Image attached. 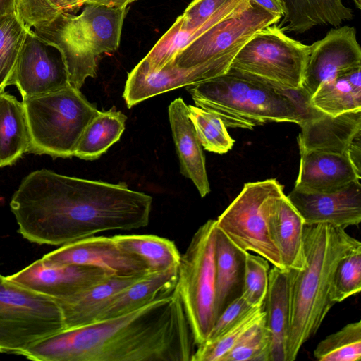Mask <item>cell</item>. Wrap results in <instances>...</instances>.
Segmentation results:
<instances>
[{
    "instance_id": "1",
    "label": "cell",
    "mask_w": 361,
    "mask_h": 361,
    "mask_svg": "<svg viewBox=\"0 0 361 361\" xmlns=\"http://www.w3.org/2000/svg\"><path fill=\"white\" fill-rule=\"evenodd\" d=\"M152 203L151 196L124 183L68 176L43 169L23 179L10 207L25 239L61 246L104 231L145 227Z\"/></svg>"
},
{
    "instance_id": "2",
    "label": "cell",
    "mask_w": 361,
    "mask_h": 361,
    "mask_svg": "<svg viewBox=\"0 0 361 361\" xmlns=\"http://www.w3.org/2000/svg\"><path fill=\"white\" fill-rule=\"evenodd\" d=\"M195 345L174 287L127 314L41 339L23 356L35 361H191Z\"/></svg>"
},
{
    "instance_id": "3",
    "label": "cell",
    "mask_w": 361,
    "mask_h": 361,
    "mask_svg": "<svg viewBox=\"0 0 361 361\" xmlns=\"http://www.w3.org/2000/svg\"><path fill=\"white\" fill-rule=\"evenodd\" d=\"M303 240L305 267L286 270L290 303L287 361L296 359L334 305L330 293L338 262L361 245L345 228L326 223L305 224Z\"/></svg>"
},
{
    "instance_id": "4",
    "label": "cell",
    "mask_w": 361,
    "mask_h": 361,
    "mask_svg": "<svg viewBox=\"0 0 361 361\" xmlns=\"http://www.w3.org/2000/svg\"><path fill=\"white\" fill-rule=\"evenodd\" d=\"M186 89L197 106L219 116L227 128L252 130L271 122L300 126L317 111L300 90H284L233 70Z\"/></svg>"
},
{
    "instance_id": "5",
    "label": "cell",
    "mask_w": 361,
    "mask_h": 361,
    "mask_svg": "<svg viewBox=\"0 0 361 361\" xmlns=\"http://www.w3.org/2000/svg\"><path fill=\"white\" fill-rule=\"evenodd\" d=\"M29 133L27 152L55 158L74 157L88 123L99 113L72 86L23 99Z\"/></svg>"
},
{
    "instance_id": "6",
    "label": "cell",
    "mask_w": 361,
    "mask_h": 361,
    "mask_svg": "<svg viewBox=\"0 0 361 361\" xmlns=\"http://www.w3.org/2000/svg\"><path fill=\"white\" fill-rule=\"evenodd\" d=\"M216 220L209 219L192 236L177 269L175 286L195 344L205 342L215 323Z\"/></svg>"
},
{
    "instance_id": "7",
    "label": "cell",
    "mask_w": 361,
    "mask_h": 361,
    "mask_svg": "<svg viewBox=\"0 0 361 361\" xmlns=\"http://www.w3.org/2000/svg\"><path fill=\"white\" fill-rule=\"evenodd\" d=\"M283 185L276 179L250 182L219 216L216 227L237 246L262 256L285 270L269 233L270 216L281 197Z\"/></svg>"
},
{
    "instance_id": "8",
    "label": "cell",
    "mask_w": 361,
    "mask_h": 361,
    "mask_svg": "<svg viewBox=\"0 0 361 361\" xmlns=\"http://www.w3.org/2000/svg\"><path fill=\"white\" fill-rule=\"evenodd\" d=\"M63 330L54 298L0 278V353L23 355L35 342Z\"/></svg>"
},
{
    "instance_id": "9",
    "label": "cell",
    "mask_w": 361,
    "mask_h": 361,
    "mask_svg": "<svg viewBox=\"0 0 361 361\" xmlns=\"http://www.w3.org/2000/svg\"><path fill=\"white\" fill-rule=\"evenodd\" d=\"M281 19L250 1L183 48L172 62L186 68L207 66L217 78L229 71L238 53L256 33Z\"/></svg>"
},
{
    "instance_id": "10",
    "label": "cell",
    "mask_w": 361,
    "mask_h": 361,
    "mask_svg": "<svg viewBox=\"0 0 361 361\" xmlns=\"http://www.w3.org/2000/svg\"><path fill=\"white\" fill-rule=\"evenodd\" d=\"M310 46L295 40L276 24L256 33L240 50L230 70L284 90H301Z\"/></svg>"
},
{
    "instance_id": "11",
    "label": "cell",
    "mask_w": 361,
    "mask_h": 361,
    "mask_svg": "<svg viewBox=\"0 0 361 361\" xmlns=\"http://www.w3.org/2000/svg\"><path fill=\"white\" fill-rule=\"evenodd\" d=\"M41 259L53 265L94 267L111 276H137L149 273L139 257L122 248L113 237L92 235L80 239L61 245Z\"/></svg>"
},
{
    "instance_id": "12",
    "label": "cell",
    "mask_w": 361,
    "mask_h": 361,
    "mask_svg": "<svg viewBox=\"0 0 361 361\" xmlns=\"http://www.w3.org/2000/svg\"><path fill=\"white\" fill-rule=\"evenodd\" d=\"M310 46L300 90L308 99L322 83L361 67V49L353 27H336Z\"/></svg>"
},
{
    "instance_id": "13",
    "label": "cell",
    "mask_w": 361,
    "mask_h": 361,
    "mask_svg": "<svg viewBox=\"0 0 361 361\" xmlns=\"http://www.w3.org/2000/svg\"><path fill=\"white\" fill-rule=\"evenodd\" d=\"M49 47L34 31H27L13 78V85L17 87L23 99L71 85L60 52Z\"/></svg>"
},
{
    "instance_id": "14",
    "label": "cell",
    "mask_w": 361,
    "mask_h": 361,
    "mask_svg": "<svg viewBox=\"0 0 361 361\" xmlns=\"http://www.w3.org/2000/svg\"><path fill=\"white\" fill-rule=\"evenodd\" d=\"M110 276L94 267L53 265L39 259L6 278L23 288L60 300L86 290Z\"/></svg>"
},
{
    "instance_id": "15",
    "label": "cell",
    "mask_w": 361,
    "mask_h": 361,
    "mask_svg": "<svg viewBox=\"0 0 361 361\" xmlns=\"http://www.w3.org/2000/svg\"><path fill=\"white\" fill-rule=\"evenodd\" d=\"M287 197L306 225L326 223L345 228L360 224V180L328 192H307L293 188Z\"/></svg>"
},
{
    "instance_id": "16",
    "label": "cell",
    "mask_w": 361,
    "mask_h": 361,
    "mask_svg": "<svg viewBox=\"0 0 361 361\" xmlns=\"http://www.w3.org/2000/svg\"><path fill=\"white\" fill-rule=\"evenodd\" d=\"M35 35L61 54L70 85L78 90L88 77H96L97 59L69 21L67 13L35 28Z\"/></svg>"
},
{
    "instance_id": "17",
    "label": "cell",
    "mask_w": 361,
    "mask_h": 361,
    "mask_svg": "<svg viewBox=\"0 0 361 361\" xmlns=\"http://www.w3.org/2000/svg\"><path fill=\"white\" fill-rule=\"evenodd\" d=\"M300 126V152L322 151L348 156L352 143L361 136V111L336 116L317 111Z\"/></svg>"
},
{
    "instance_id": "18",
    "label": "cell",
    "mask_w": 361,
    "mask_h": 361,
    "mask_svg": "<svg viewBox=\"0 0 361 361\" xmlns=\"http://www.w3.org/2000/svg\"><path fill=\"white\" fill-rule=\"evenodd\" d=\"M300 161L294 188L328 192L360 180L359 173L348 156L322 151L300 152Z\"/></svg>"
},
{
    "instance_id": "19",
    "label": "cell",
    "mask_w": 361,
    "mask_h": 361,
    "mask_svg": "<svg viewBox=\"0 0 361 361\" xmlns=\"http://www.w3.org/2000/svg\"><path fill=\"white\" fill-rule=\"evenodd\" d=\"M168 112L180 172L191 179L200 196L204 197L210 192L205 157L189 118L188 105L180 97L176 98L169 104Z\"/></svg>"
},
{
    "instance_id": "20",
    "label": "cell",
    "mask_w": 361,
    "mask_h": 361,
    "mask_svg": "<svg viewBox=\"0 0 361 361\" xmlns=\"http://www.w3.org/2000/svg\"><path fill=\"white\" fill-rule=\"evenodd\" d=\"M87 5L78 16L68 13L71 23L96 57L116 51L128 8L127 6Z\"/></svg>"
},
{
    "instance_id": "21",
    "label": "cell",
    "mask_w": 361,
    "mask_h": 361,
    "mask_svg": "<svg viewBox=\"0 0 361 361\" xmlns=\"http://www.w3.org/2000/svg\"><path fill=\"white\" fill-rule=\"evenodd\" d=\"M142 276H110L77 295L55 300L61 308L64 330L81 327L97 322L113 298Z\"/></svg>"
},
{
    "instance_id": "22",
    "label": "cell",
    "mask_w": 361,
    "mask_h": 361,
    "mask_svg": "<svg viewBox=\"0 0 361 361\" xmlns=\"http://www.w3.org/2000/svg\"><path fill=\"white\" fill-rule=\"evenodd\" d=\"M247 252L216 228L215 322L225 308L242 294Z\"/></svg>"
},
{
    "instance_id": "23",
    "label": "cell",
    "mask_w": 361,
    "mask_h": 361,
    "mask_svg": "<svg viewBox=\"0 0 361 361\" xmlns=\"http://www.w3.org/2000/svg\"><path fill=\"white\" fill-rule=\"evenodd\" d=\"M263 310L271 336L270 361H287L290 303L286 270L276 267L269 269Z\"/></svg>"
},
{
    "instance_id": "24",
    "label": "cell",
    "mask_w": 361,
    "mask_h": 361,
    "mask_svg": "<svg viewBox=\"0 0 361 361\" xmlns=\"http://www.w3.org/2000/svg\"><path fill=\"white\" fill-rule=\"evenodd\" d=\"M304 226L303 219L284 195L270 216L269 229L285 270L305 266Z\"/></svg>"
},
{
    "instance_id": "25",
    "label": "cell",
    "mask_w": 361,
    "mask_h": 361,
    "mask_svg": "<svg viewBox=\"0 0 361 361\" xmlns=\"http://www.w3.org/2000/svg\"><path fill=\"white\" fill-rule=\"evenodd\" d=\"M286 13L276 24L281 31L302 34L317 25L338 27L353 11L342 0H282Z\"/></svg>"
},
{
    "instance_id": "26",
    "label": "cell",
    "mask_w": 361,
    "mask_h": 361,
    "mask_svg": "<svg viewBox=\"0 0 361 361\" xmlns=\"http://www.w3.org/2000/svg\"><path fill=\"white\" fill-rule=\"evenodd\" d=\"M177 269L178 267H173L142 276L120 291L102 311L97 321L127 314L170 293L176 283Z\"/></svg>"
},
{
    "instance_id": "27",
    "label": "cell",
    "mask_w": 361,
    "mask_h": 361,
    "mask_svg": "<svg viewBox=\"0 0 361 361\" xmlns=\"http://www.w3.org/2000/svg\"><path fill=\"white\" fill-rule=\"evenodd\" d=\"M309 104L317 111L331 116L361 111V67L322 83Z\"/></svg>"
},
{
    "instance_id": "28",
    "label": "cell",
    "mask_w": 361,
    "mask_h": 361,
    "mask_svg": "<svg viewBox=\"0 0 361 361\" xmlns=\"http://www.w3.org/2000/svg\"><path fill=\"white\" fill-rule=\"evenodd\" d=\"M29 147V133L22 102L0 92V168L15 164Z\"/></svg>"
},
{
    "instance_id": "29",
    "label": "cell",
    "mask_w": 361,
    "mask_h": 361,
    "mask_svg": "<svg viewBox=\"0 0 361 361\" xmlns=\"http://www.w3.org/2000/svg\"><path fill=\"white\" fill-rule=\"evenodd\" d=\"M250 3L245 0L242 4L224 8L204 25L192 31H185L180 28L176 20L169 30L159 39L153 48L145 56L141 62L151 71H158L166 63L173 60L176 55L185 46L200 36L206 30L228 18L239 9Z\"/></svg>"
},
{
    "instance_id": "30",
    "label": "cell",
    "mask_w": 361,
    "mask_h": 361,
    "mask_svg": "<svg viewBox=\"0 0 361 361\" xmlns=\"http://www.w3.org/2000/svg\"><path fill=\"white\" fill-rule=\"evenodd\" d=\"M126 120L120 111H99L85 128L74 156L89 161L99 158L120 139Z\"/></svg>"
},
{
    "instance_id": "31",
    "label": "cell",
    "mask_w": 361,
    "mask_h": 361,
    "mask_svg": "<svg viewBox=\"0 0 361 361\" xmlns=\"http://www.w3.org/2000/svg\"><path fill=\"white\" fill-rule=\"evenodd\" d=\"M124 250L139 257L149 273L178 267L180 255L174 243L154 235H116L112 236Z\"/></svg>"
},
{
    "instance_id": "32",
    "label": "cell",
    "mask_w": 361,
    "mask_h": 361,
    "mask_svg": "<svg viewBox=\"0 0 361 361\" xmlns=\"http://www.w3.org/2000/svg\"><path fill=\"white\" fill-rule=\"evenodd\" d=\"M28 29L17 11L0 16V92L13 78Z\"/></svg>"
},
{
    "instance_id": "33",
    "label": "cell",
    "mask_w": 361,
    "mask_h": 361,
    "mask_svg": "<svg viewBox=\"0 0 361 361\" xmlns=\"http://www.w3.org/2000/svg\"><path fill=\"white\" fill-rule=\"evenodd\" d=\"M314 356L319 361L360 360L361 322L349 323L322 340Z\"/></svg>"
},
{
    "instance_id": "34",
    "label": "cell",
    "mask_w": 361,
    "mask_h": 361,
    "mask_svg": "<svg viewBox=\"0 0 361 361\" xmlns=\"http://www.w3.org/2000/svg\"><path fill=\"white\" fill-rule=\"evenodd\" d=\"M264 315L263 306L254 307L219 338L198 345L191 361H221L244 334L264 319Z\"/></svg>"
},
{
    "instance_id": "35",
    "label": "cell",
    "mask_w": 361,
    "mask_h": 361,
    "mask_svg": "<svg viewBox=\"0 0 361 361\" xmlns=\"http://www.w3.org/2000/svg\"><path fill=\"white\" fill-rule=\"evenodd\" d=\"M188 107L189 118L204 149L225 154L233 148L235 140L219 116L197 106L189 105Z\"/></svg>"
},
{
    "instance_id": "36",
    "label": "cell",
    "mask_w": 361,
    "mask_h": 361,
    "mask_svg": "<svg viewBox=\"0 0 361 361\" xmlns=\"http://www.w3.org/2000/svg\"><path fill=\"white\" fill-rule=\"evenodd\" d=\"M361 291V245L338 263L331 281L330 298L335 305Z\"/></svg>"
},
{
    "instance_id": "37",
    "label": "cell",
    "mask_w": 361,
    "mask_h": 361,
    "mask_svg": "<svg viewBox=\"0 0 361 361\" xmlns=\"http://www.w3.org/2000/svg\"><path fill=\"white\" fill-rule=\"evenodd\" d=\"M83 0H17V12L28 29L46 25L61 13L79 9Z\"/></svg>"
},
{
    "instance_id": "38",
    "label": "cell",
    "mask_w": 361,
    "mask_h": 361,
    "mask_svg": "<svg viewBox=\"0 0 361 361\" xmlns=\"http://www.w3.org/2000/svg\"><path fill=\"white\" fill-rule=\"evenodd\" d=\"M271 336L264 319L247 331L221 361H270Z\"/></svg>"
},
{
    "instance_id": "39",
    "label": "cell",
    "mask_w": 361,
    "mask_h": 361,
    "mask_svg": "<svg viewBox=\"0 0 361 361\" xmlns=\"http://www.w3.org/2000/svg\"><path fill=\"white\" fill-rule=\"evenodd\" d=\"M269 262L247 252L241 296L253 307L264 305L269 285Z\"/></svg>"
},
{
    "instance_id": "40",
    "label": "cell",
    "mask_w": 361,
    "mask_h": 361,
    "mask_svg": "<svg viewBox=\"0 0 361 361\" xmlns=\"http://www.w3.org/2000/svg\"><path fill=\"white\" fill-rule=\"evenodd\" d=\"M245 0H193L176 19L181 30L192 31L204 25L220 11Z\"/></svg>"
},
{
    "instance_id": "41",
    "label": "cell",
    "mask_w": 361,
    "mask_h": 361,
    "mask_svg": "<svg viewBox=\"0 0 361 361\" xmlns=\"http://www.w3.org/2000/svg\"><path fill=\"white\" fill-rule=\"evenodd\" d=\"M253 308L241 295L235 298L216 319L205 342H211L219 338Z\"/></svg>"
},
{
    "instance_id": "42",
    "label": "cell",
    "mask_w": 361,
    "mask_h": 361,
    "mask_svg": "<svg viewBox=\"0 0 361 361\" xmlns=\"http://www.w3.org/2000/svg\"><path fill=\"white\" fill-rule=\"evenodd\" d=\"M251 2L261 6L267 12L279 16L281 18L286 13V8L282 0H250Z\"/></svg>"
},
{
    "instance_id": "43",
    "label": "cell",
    "mask_w": 361,
    "mask_h": 361,
    "mask_svg": "<svg viewBox=\"0 0 361 361\" xmlns=\"http://www.w3.org/2000/svg\"><path fill=\"white\" fill-rule=\"evenodd\" d=\"M86 4L104 5L110 7H124L137 0H83Z\"/></svg>"
},
{
    "instance_id": "44",
    "label": "cell",
    "mask_w": 361,
    "mask_h": 361,
    "mask_svg": "<svg viewBox=\"0 0 361 361\" xmlns=\"http://www.w3.org/2000/svg\"><path fill=\"white\" fill-rule=\"evenodd\" d=\"M17 11V0H0V16Z\"/></svg>"
},
{
    "instance_id": "45",
    "label": "cell",
    "mask_w": 361,
    "mask_h": 361,
    "mask_svg": "<svg viewBox=\"0 0 361 361\" xmlns=\"http://www.w3.org/2000/svg\"><path fill=\"white\" fill-rule=\"evenodd\" d=\"M355 4V6L360 9L361 8V0H353Z\"/></svg>"
},
{
    "instance_id": "46",
    "label": "cell",
    "mask_w": 361,
    "mask_h": 361,
    "mask_svg": "<svg viewBox=\"0 0 361 361\" xmlns=\"http://www.w3.org/2000/svg\"><path fill=\"white\" fill-rule=\"evenodd\" d=\"M2 276H3V275H1V274H0V278H1Z\"/></svg>"
}]
</instances>
